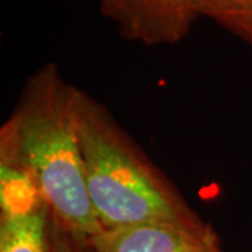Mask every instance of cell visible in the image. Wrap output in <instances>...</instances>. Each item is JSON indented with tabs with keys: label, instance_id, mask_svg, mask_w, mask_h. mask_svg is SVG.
I'll list each match as a JSON object with an SVG mask.
<instances>
[{
	"label": "cell",
	"instance_id": "cell-8",
	"mask_svg": "<svg viewBox=\"0 0 252 252\" xmlns=\"http://www.w3.org/2000/svg\"><path fill=\"white\" fill-rule=\"evenodd\" d=\"M98 1H99V6H101V10H102V13L105 14V13L112 7V4H114L117 0H98Z\"/></svg>",
	"mask_w": 252,
	"mask_h": 252
},
{
	"label": "cell",
	"instance_id": "cell-2",
	"mask_svg": "<svg viewBox=\"0 0 252 252\" xmlns=\"http://www.w3.org/2000/svg\"><path fill=\"white\" fill-rule=\"evenodd\" d=\"M76 118L89 196L102 228L154 221L205 224L107 108L81 90Z\"/></svg>",
	"mask_w": 252,
	"mask_h": 252
},
{
	"label": "cell",
	"instance_id": "cell-1",
	"mask_svg": "<svg viewBox=\"0 0 252 252\" xmlns=\"http://www.w3.org/2000/svg\"><path fill=\"white\" fill-rule=\"evenodd\" d=\"M76 93L54 63L36 70L1 127L0 162L23 174L48 207L54 224L86 248L104 228L86 182Z\"/></svg>",
	"mask_w": 252,
	"mask_h": 252
},
{
	"label": "cell",
	"instance_id": "cell-3",
	"mask_svg": "<svg viewBox=\"0 0 252 252\" xmlns=\"http://www.w3.org/2000/svg\"><path fill=\"white\" fill-rule=\"evenodd\" d=\"M86 248L91 252H221L219 237L206 223L185 225L167 221L104 228Z\"/></svg>",
	"mask_w": 252,
	"mask_h": 252
},
{
	"label": "cell",
	"instance_id": "cell-5",
	"mask_svg": "<svg viewBox=\"0 0 252 252\" xmlns=\"http://www.w3.org/2000/svg\"><path fill=\"white\" fill-rule=\"evenodd\" d=\"M0 252H51V215L42 202L1 209Z\"/></svg>",
	"mask_w": 252,
	"mask_h": 252
},
{
	"label": "cell",
	"instance_id": "cell-7",
	"mask_svg": "<svg viewBox=\"0 0 252 252\" xmlns=\"http://www.w3.org/2000/svg\"><path fill=\"white\" fill-rule=\"evenodd\" d=\"M51 252H83V247L51 220Z\"/></svg>",
	"mask_w": 252,
	"mask_h": 252
},
{
	"label": "cell",
	"instance_id": "cell-6",
	"mask_svg": "<svg viewBox=\"0 0 252 252\" xmlns=\"http://www.w3.org/2000/svg\"><path fill=\"white\" fill-rule=\"evenodd\" d=\"M198 13L252 46V0H200Z\"/></svg>",
	"mask_w": 252,
	"mask_h": 252
},
{
	"label": "cell",
	"instance_id": "cell-9",
	"mask_svg": "<svg viewBox=\"0 0 252 252\" xmlns=\"http://www.w3.org/2000/svg\"><path fill=\"white\" fill-rule=\"evenodd\" d=\"M83 252H91V251H89L87 248H83Z\"/></svg>",
	"mask_w": 252,
	"mask_h": 252
},
{
	"label": "cell",
	"instance_id": "cell-4",
	"mask_svg": "<svg viewBox=\"0 0 252 252\" xmlns=\"http://www.w3.org/2000/svg\"><path fill=\"white\" fill-rule=\"evenodd\" d=\"M200 0H117L105 16L121 34L146 45L175 44L199 17Z\"/></svg>",
	"mask_w": 252,
	"mask_h": 252
}]
</instances>
